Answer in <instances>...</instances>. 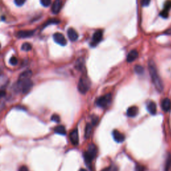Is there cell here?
Instances as JSON below:
<instances>
[{"mask_svg": "<svg viewBox=\"0 0 171 171\" xmlns=\"http://www.w3.org/2000/svg\"><path fill=\"white\" fill-rule=\"evenodd\" d=\"M148 70H149L150 78H151L152 83L154 84L155 88L158 92H161L164 89L163 83L160 77L156 66L153 60H150L148 62Z\"/></svg>", "mask_w": 171, "mask_h": 171, "instance_id": "cell-1", "label": "cell"}, {"mask_svg": "<svg viewBox=\"0 0 171 171\" xmlns=\"http://www.w3.org/2000/svg\"><path fill=\"white\" fill-rule=\"evenodd\" d=\"M97 152L98 150L95 145H94V144L90 145L88 146V150L86 152H85L84 154L85 161L87 163L90 164L92 160L96 157V154H97Z\"/></svg>", "mask_w": 171, "mask_h": 171, "instance_id": "cell-2", "label": "cell"}, {"mask_svg": "<svg viewBox=\"0 0 171 171\" xmlns=\"http://www.w3.org/2000/svg\"><path fill=\"white\" fill-rule=\"evenodd\" d=\"M90 87V82L88 79V78L83 76L80 79L78 82V90L82 94H86L89 90Z\"/></svg>", "mask_w": 171, "mask_h": 171, "instance_id": "cell-3", "label": "cell"}, {"mask_svg": "<svg viewBox=\"0 0 171 171\" xmlns=\"http://www.w3.org/2000/svg\"><path fill=\"white\" fill-rule=\"evenodd\" d=\"M111 94H106V95L102 96L101 97L98 98V100H96V104L99 107L101 108H106L110 102H111Z\"/></svg>", "mask_w": 171, "mask_h": 171, "instance_id": "cell-4", "label": "cell"}, {"mask_svg": "<svg viewBox=\"0 0 171 171\" xmlns=\"http://www.w3.org/2000/svg\"><path fill=\"white\" fill-rule=\"evenodd\" d=\"M53 38L54 42L56 44L60 45V46H64L67 44V41L66 38L64 37V35L61 33L56 32L53 35Z\"/></svg>", "mask_w": 171, "mask_h": 171, "instance_id": "cell-5", "label": "cell"}, {"mask_svg": "<svg viewBox=\"0 0 171 171\" xmlns=\"http://www.w3.org/2000/svg\"><path fill=\"white\" fill-rule=\"evenodd\" d=\"M70 139L72 144L73 145L76 146L78 145V142H79V136H78V129H74L70 134Z\"/></svg>", "mask_w": 171, "mask_h": 171, "instance_id": "cell-6", "label": "cell"}, {"mask_svg": "<svg viewBox=\"0 0 171 171\" xmlns=\"http://www.w3.org/2000/svg\"><path fill=\"white\" fill-rule=\"evenodd\" d=\"M62 7V0H55L51 6V12L54 14H58L60 12Z\"/></svg>", "mask_w": 171, "mask_h": 171, "instance_id": "cell-7", "label": "cell"}, {"mask_svg": "<svg viewBox=\"0 0 171 171\" xmlns=\"http://www.w3.org/2000/svg\"><path fill=\"white\" fill-rule=\"evenodd\" d=\"M112 136H113L114 140H115L116 142H124V140H125L124 135L117 130H114L113 132H112Z\"/></svg>", "mask_w": 171, "mask_h": 171, "instance_id": "cell-8", "label": "cell"}, {"mask_svg": "<svg viewBox=\"0 0 171 171\" xmlns=\"http://www.w3.org/2000/svg\"><path fill=\"white\" fill-rule=\"evenodd\" d=\"M67 37L72 42H76L78 39V34L74 28H69L67 31Z\"/></svg>", "mask_w": 171, "mask_h": 171, "instance_id": "cell-9", "label": "cell"}, {"mask_svg": "<svg viewBox=\"0 0 171 171\" xmlns=\"http://www.w3.org/2000/svg\"><path fill=\"white\" fill-rule=\"evenodd\" d=\"M34 33L33 30H22L17 33V37L18 38H28L32 36Z\"/></svg>", "mask_w": 171, "mask_h": 171, "instance_id": "cell-10", "label": "cell"}, {"mask_svg": "<svg viewBox=\"0 0 171 171\" xmlns=\"http://www.w3.org/2000/svg\"><path fill=\"white\" fill-rule=\"evenodd\" d=\"M102 36H103V33L102 30L96 31L93 35L92 43L94 45V46H95L96 44H97L98 43H99L101 40H102Z\"/></svg>", "mask_w": 171, "mask_h": 171, "instance_id": "cell-11", "label": "cell"}, {"mask_svg": "<svg viewBox=\"0 0 171 171\" xmlns=\"http://www.w3.org/2000/svg\"><path fill=\"white\" fill-rule=\"evenodd\" d=\"M138 57V52L136 49H132L128 53L127 56V60L128 62H132L136 60Z\"/></svg>", "mask_w": 171, "mask_h": 171, "instance_id": "cell-12", "label": "cell"}, {"mask_svg": "<svg viewBox=\"0 0 171 171\" xmlns=\"http://www.w3.org/2000/svg\"><path fill=\"white\" fill-rule=\"evenodd\" d=\"M161 108L165 112H168L171 108V101L169 98H166L161 102Z\"/></svg>", "mask_w": 171, "mask_h": 171, "instance_id": "cell-13", "label": "cell"}, {"mask_svg": "<svg viewBox=\"0 0 171 171\" xmlns=\"http://www.w3.org/2000/svg\"><path fill=\"white\" fill-rule=\"evenodd\" d=\"M147 110L148 112L152 115H154L156 113V105L154 102H149L147 104Z\"/></svg>", "mask_w": 171, "mask_h": 171, "instance_id": "cell-14", "label": "cell"}, {"mask_svg": "<svg viewBox=\"0 0 171 171\" xmlns=\"http://www.w3.org/2000/svg\"><path fill=\"white\" fill-rule=\"evenodd\" d=\"M138 107L133 106H131L128 108L127 112V116L129 117H134L136 116L137 114H138Z\"/></svg>", "mask_w": 171, "mask_h": 171, "instance_id": "cell-15", "label": "cell"}, {"mask_svg": "<svg viewBox=\"0 0 171 171\" xmlns=\"http://www.w3.org/2000/svg\"><path fill=\"white\" fill-rule=\"evenodd\" d=\"M31 76H32V72H31V70H26V71H24L23 73L20 74L19 79V80L30 79Z\"/></svg>", "mask_w": 171, "mask_h": 171, "instance_id": "cell-16", "label": "cell"}, {"mask_svg": "<svg viewBox=\"0 0 171 171\" xmlns=\"http://www.w3.org/2000/svg\"><path fill=\"white\" fill-rule=\"evenodd\" d=\"M54 132L56 134H58L60 135H66V130L64 126L60 125V126H58V127H56L54 128Z\"/></svg>", "mask_w": 171, "mask_h": 171, "instance_id": "cell-17", "label": "cell"}, {"mask_svg": "<svg viewBox=\"0 0 171 171\" xmlns=\"http://www.w3.org/2000/svg\"><path fill=\"white\" fill-rule=\"evenodd\" d=\"M84 66V60L82 58H80L76 63V67L78 70H82Z\"/></svg>", "mask_w": 171, "mask_h": 171, "instance_id": "cell-18", "label": "cell"}, {"mask_svg": "<svg viewBox=\"0 0 171 171\" xmlns=\"http://www.w3.org/2000/svg\"><path fill=\"white\" fill-rule=\"evenodd\" d=\"M21 48L23 51H30L31 49H32V46H31V44H30V43L25 42V43H24L23 44H22Z\"/></svg>", "mask_w": 171, "mask_h": 171, "instance_id": "cell-19", "label": "cell"}, {"mask_svg": "<svg viewBox=\"0 0 171 171\" xmlns=\"http://www.w3.org/2000/svg\"><path fill=\"white\" fill-rule=\"evenodd\" d=\"M92 132V126L90 124H88L86 127L85 129V138H89L90 135L91 134Z\"/></svg>", "mask_w": 171, "mask_h": 171, "instance_id": "cell-20", "label": "cell"}, {"mask_svg": "<svg viewBox=\"0 0 171 171\" xmlns=\"http://www.w3.org/2000/svg\"><path fill=\"white\" fill-rule=\"evenodd\" d=\"M171 165V156L168 154V156L166 157V161L165 164V171H168Z\"/></svg>", "mask_w": 171, "mask_h": 171, "instance_id": "cell-21", "label": "cell"}, {"mask_svg": "<svg viewBox=\"0 0 171 171\" xmlns=\"http://www.w3.org/2000/svg\"><path fill=\"white\" fill-rule=\"evenodd\" d=\"M135 72L138 74H142L144 72V67L140 65H136L134 67Z\"/></svg>", "mask_w": 171, "mask_h": 171, "instance_id": "cell-22", "label": "cell"}, {"mask_svg": "<svg viewBox=\"0 0 171 171\" xmlns=\"http://www.w3.org/2000/svg\"><path fill=\"white\" fill-rule=\"evenodd\" d=\"M60 23V20L58 19H50L46 22V24L44 25V27H46L47 26L50 24H58Z\"/></svg>", "mask_w": 171, "mask_h": 171, "instance_id": "cell-23", "label": "cell"}, {"mask_svg": "<svg viewBox=\"0 0 171 171\" xmlns=\"http://www.w3.org/2000/svg\"><path fill=\"white\" fill-rule=\"evenodd\" d=\"M171 9V0H167L164 5V10L166 11V12H169L170 10Z\"/></svg>", "mask_w": 171, "mask_h": 171, "instance_id": "cell-24", "label": "cell"}, {"mask_svg": "<svg viewBox=\"0 0 171 171\" xmlns=\"http://www.w3.org/2000/svg\"><path fill=\"white\" fill-rule=\"evenodd\" d=\"M51 0H40V3L42 4V6L47 8L51 5Z\"/></svg>", "mask_w": 171, "mask_h": 171, "instance_id": "cell-25", "label": "cell"}, {"mask_svg": "<svg viewBox=\"0 0 171 171\" xmlns=\"http://www.w3.org/2000/svg\"><path fill=\"white\" fill-rule=\"evenodd\" d=\"M17 62H18V60H17V58L16 57H15V56H12V57L10 58V63L12 66H15V65H17Z\"/></svg>", "mask_w": 171, "mask_h": 171, "instance_id": "cell-26", "label": "cell"}, {"mask_svg": "<svg viewBox=\"0 0 171 171\" xmlns=\"http://www.w3.org/2000/svg\"><path fill=\"white\" fill-rule=\"evenodd\" d=\"M51 120H52L53 122L58 123V122H60V118L59 116L57 115V114H53L52 116H51Z\"/></svg>", "mask_w": 171, "mask_h": 171, "instance_id": "cell-27", "label": "cell"}, {"mask_svg": "<svg viewBox=\"0 0 171 171\" xmlns=\"http://www.w3.org/2000/svg\"><path fill=\"white\" fill-rule=\"evenodd\" d=\"M26 0H14V3L17 6L20 7L26 3Z\"/></svg>", "mask_w": 171, "mask_h": 171, "instance_id": "cell-28", "label": "cell"}, {"mask_svg": "<svg viewBox=\"0 0 171 171\" xmlns=\"http://www.w3.org/2000/svg\"><path fill=\"white\" fill-rule=\"evenodd\" d=\"M160 15H161V16L162 17H163V18H167L168 17V12H166V11L163 10V11L160 13Z\"/></svg>", "mask_w": 171, "mask_h": 171, "instance_id": "cell-29", "label": "cell"}, {"mask_svg": "<svg viewBox=\"0 0 171 171\" xmlns=\"http://www.w3.org/2000/svg\"><path fill=\"white\" fill-rule=\"evenodd\" d=\"M150 3V0H142L141 4L143 7H147L149 6Z\"/></svg>", "mask_w": 171, "mask_h": 171, "instance_id": "cell-30", "label": "cell"}, {"mask_svg": "<svg viewBox=\"0 0 171 171\" xmlns=\"http://www.w3.org/2000/svg\"><path fill=\"white\" fill-rule=\"evenodd\" d=\"M3 98H0V112L5 107V101H4Z\"/></svg>", "mask_w": 171, "mask_h": 171, "instance_id": "cell-31", "label": "cell"}, {"mask_svg": "<svg viewBox=\"0 0 171 171\" xmlns=\"http://www.w3.org/2000/svg\"><path fill=\"white\" fill-rule=\"evenodd\" d=\"M135 171H145V167L142 165H137L135 168Z\"/></svg>", "mask_w": 171, "mask_h": 171, "instance_id": "cell-32", "label": "cell"}, {"mask_svg": "<svg viewBox=\"0 0 171 171\" xmlns=\"http://www.w3.org/2000/svg\"><path fill=\"white\" fill-rule=\"evenodd\" d=\"M6 96V92L3 90H0V98H3Z\"/></svg>", "mask_w": 171, "mask_h": 171, "instance_id": "cell-33", "label": "cell"}, {"mask_svg": "<svg viewBox=\"0 0 171 171\" xmlns=\"http://www.w3.org/2000/svg\"><path fill=\"white\" fill-rule=\"evenodd\" d=\"M19 171H29V170H28V167H27V166H22L19 168Z\"/></svg>", "mask_w": 171, "mask_h": 171, "instance_id": "cell-34", "label": "cell"}, {"mask_svg": "<svg viewBox=\"0 0 171 171\" xmlns=\"http://www.w3.org/2000/svg\"><path fill=\"white\" fill-rule=\"evenodd\" d=\"M98 117H96V116H94L93 119H92V124L95 125V124H96V123L98 122Z\"/></svg>", "mask_w": 171, "mask_h": 171, "instance_id": "cell-35", "label": "cell"}, {"mask_svg": "<svg viewBox=\"0 0 171 171\" xmlns=\"http://www.w3.org/2000/svg\"><path fill=\"white\" fill-rule=\"evenodd\" d=\"M79 171H87V170L86 169H83V168H82V169H80Z\"/></svg>", "mask_w": 171, "mask_h": 171, "instance_id": "cell-36", "label": "cell"}, {"mask_svg": "<svg viewBox=\"0 0 171 171\" xmlns=\"http://www.w3.org/2000/svg\"><path fill=\"white\" fill-rule=\"evenodd\" d=\"M0 48H1V44H0Z\"/></svg>", "mask_w": 171, "mask_h": 171, "instance_id": "cell-37", "label": "cell"}]
</instances>
